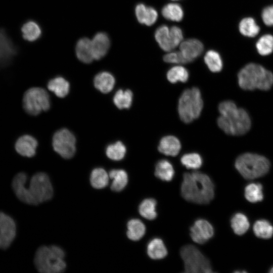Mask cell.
Segmentation results:
<instances>
[{
  "mask_svg": "<svg viewBox=\"0 0 273 273\" xmlns=\"http://www.w3.org/2000/svg\"><path fill=\"white\" fill-rule=\"evenodd\" d=\"M75 53L77 58L84 63H90L94 60L91 40L87 37L80 38L75 47Z\"/></svg>",
  "mask_w": 273,
  "mask_h": 273,
  "instance_id": "21",
  "label": "cell"
},
{
  "mask_svg": "<svg viewBox=\"0 0 273 273\" xmlns=\"http://www.w3.org/2000/svg\"><path fill=\"white\" fill-rule=\"evenodd\" d=\"M156 205V201L153 198L144 199L139 205V213L147 219H154L157 217Z\"/></svg>",
  "mask_w": 273,
  "mask_h": 273,
  "instance_id": "32",
  "label": "cell"
},
{
  "mask_svg": "<svg viewBox=\"0 0 273 273\" xmlns=\"http://www.w3.org/2000/svg\"><path fill=\"white\" fill-rule=\"evenodd\" d=\"M184 263L185 271L191 273L213 272L208 259L195 246L187 245L180 251Z\"/></svg>",
  "mask_w": 273,
  "mask_h": 273,
  "instance_id": "7",
  "label": "cell"
},
{
  "mask_svg": "<svg viewBox=\"0 0 273 273\" xmlns=\"http://www.w3.org/2000/svg\"><path fill=\"white\" fill-rule=\"evenodd\" d=\"M204 62L212 72H218L222 68V61L220 55L214 50H209L204 56Z\"/></svg>",
  "mask_w": 273,
  "mask_h": 273,
  "instance_id": "37",
  "label": "cell"
},
{
  "mask_svg": "<svg viewBox=\"0 0 273 273\" xmlns=\"http://www.w3.org/2000/svg\"><path fill=\"white\" fill-rule=\"evenodd\" d=\"M189 72L185 67L177 65L171 68L167 72V80L171 83H176L178 81L186 82L189 78Z\"/></svg>",
  "mask_w": 273,
  "mask_h": 273,
  "instance_id": "35",
  "label": "cell"
},
{
  "mask_svg": "<svg viewBox=\"0 0 273 273\" xmlns=\"http://www.w3.org/2000/svg\"><path fill=\"white\" fill-rule=\"evenodd\" d=\"M75 144L74 135L66 128L59 129L53 135V149L65 159H70L74 156L76 151Z\"/></svg>",
  "mask_w": 273,
  "mask_h": 273,
  "instance_id": "10",
  "label": "cell"
},
{
  "mask_svg": "<svg viewBox=\"0 0 273 273\" xmlns=\"http://www.w3.org/2000/svg\"><path fill=\"white\" fill-rule=\"evenodd\" d=\"M256 47L260 55H269L273 51V36L268 34L262 36L257 41Z\"/></svg>",
  "mask_w": 273,
  "mask_h": 273,
  "instance_id": "40",
  "label": "cell"
},
{
  "mask_svg": "<svg viewBox=\"0 0 273 273\" xmlns=\"http://www.w3.org/2000/svg\"><path fill=\"white\" fill-rule=\"evenodd\" d=\"M220 116L217 120L219 127L225 133L240 135L246 133L251 127V120L247 112L238 108L233 101H225L218 106Z\"/></svg>",
  "mask_w": 273,
  "mask_h": 273,
  "instance_id": "2",
  "label": "cell"
},
{
  "mask_svg": "<svg viewBox=\"0 0 273 273\" xmlns=\"http://www.w3.org/2000/svg\"><path fill=\"white\" fill-rule=\"evenodd\" d=\"M126 152V147L120 141L108 145L106 149L107 156L115 161L122 160L124 157Z\"/></svg>",
  "mask_w": 273,
  "mask_h": 273,
  "instance_id": "39",
  "label": "cell"
},
{
  "mask_svg": "<svg viewBox=\"0 0 273 273\" xmlns=\"http://www.w3.org/2000/svg\"><path fill=\"white\" fill-rule=\"evenodd\" d=\"M65 253L59 246H41L34 256V264L38 271L42 273H59L66 268L64 260Z\"/></svg>",
  "mask_w": 273,
  "mask_h": 273,
  "instance_id": "4",
  "label": "cell"
},
{
  "mask_svg": "<svg viewBox=\"0 0 273 273\" xmlns=\"http://www.w3.org/2000/svg\"><path fill=\"white\" fill-rule=\"evenodd\" d=\"M181 163L188 169H197L203 163L201 156L196 153H190L184 154L180 158Z\"/></svg>",
  "mask_w": 273,
  "mask_h": 273,
  "instance_id": "41",
  "label": "cell"
},
{
  "mask_svg": "<svg viewBox=\"0 0 273 273\" xmlns=\"http://www.w3.org/2000/svg\"><path fill=\"white\" fill-rule=\"evenodd\" d=\"M235 165L241 175L247 179H253L265 175L270 166L269 161L264 156L249 153L239 156Z\"/></svg>",
  "mask_w": 273,
  "mask_h": 273,
  "instance_id": "6",
  "label": "cell"
},
{
  "mask_svg": "<svg viewBox=\"0 0 273 273\" xmlns=\"http://www.w3.org/2000/svg\"><path fill=\"white\" fill-rule=\"evenodd\" d=\"M238 83L245 90H268L273 84V74L262 66L250 63L238 74Z\"/></svg>",
  "mask_w": 273,
  "mask_h": 273,
  "instance_id": "3",
  "label": "cell"
},
{
  "mask_svg": "<svg viewBox=\"0 0 273 273\" xmlns=\"http://www.w3.org/2000/svg\"><path fill=\"white\" fill-rule=\"evenodd\" d=\"M234 232L238 235L244 234L249 228V222L246 216L242 213H236L231 220Z\"/></svg>",
  "mask_w": 273,
  "mask_h": 273,
  "instance_id": "33",
  "label": "cell"
},
{
  "mask_svg": "<svg viewBox=\"0 0 273 273\" xmlns=\"http://www.w3.org/2000/svg\"><path fill=\"white\" fill-rule=\"evenodd\" d=\"M16 49L6 32L0 29V67L6 65L14 56Z\"/></svg>",
  "mask_w": 273,
  "mask_h": 273,
  "instance_id": "14",
  "label": "cell"
},
{
  "mask_svg": "<svg viewBox=\"0 0 273 273\" xmlns=\"http://www.w3.org/2000/svg\"><path fill=\"white\" fill-rule=\"evenodd\" d=\"M155 175L163 181L171 180L174 175V170L172 164L166 159L159 160L155 165Z\"/></svg>",
  "mask_w": 273,
  "mask_h": 273,
  "instance_id": "24",
  "label": "cell"
},
{
  "mask_svg": "<svg viewBox=\"0 0 273 273\" xmlns=\"http://www.w3.org/2000/svg\"><path fill=\"white\" fill-rule=\"evenodd\" d=\"M48 88L57 97L64 98L67 95L69 92L70 85L65 78L58 76L49 81Z\"/></svg>",
  "mask_w": 273,
  "mask_h": 273,
  "instance_id": "25",
  "label": "cell"
},
{
  "mask_svg": "<svg viewBox=\"0 0 273 273\" xmlns=\"http://www.w3.org/2000/svg\"><path fill=\"white\" fill-rule=\"evenodd\" d=\"M245 197L251 203H256L263 199L262 186L260 184L251 183L245 189Z\"/></svg>",
  "mask_w": 273,
  "mask_h": 273,
  "instance_id": "38",
  "label": "cell"
},
{
  "mask_svg": "<svg viewBox=\"0 0 273 273\" xmlns=\"http://www.w3.org/2000/svg\"><path fill=\"white\" fill-rule=\"evenodd\" d=\"M37 146V142L34 138L30 135H24L17 141L15 149L21 155L31 157L35 155Z\"/></svg>",
  "mask_w": 273,
  "mask_h": 273,
  "instance_id": "18",
  "label": "cell"
},
{
  "mask_svg": "<svg viewBox=\"0 0 273 273\" xmlns=\"http://www.w3.org/2000/svg\"><path fill=\"white\" fill-rule=\"evenodd\" d=\"M155 38L160 47L166 52H170L177 46L170 28L166 25L159 27L155 33Z\"/></svg>",
  "mask_w": 273,
  "mask_h": 273,
  "instance_id": "17",
  "label": "cell"
},
{
  "mask_svg": "<svg viewBox=\"0 0 273 273\" xmlns=\"http://www.w3.org/2000/svg\"><path fill=\"white\" fill-rule=\"evenodd\" d=\"M158 149L159 151L166 156H175L181 149L179 140L175 136L166 135L160 141Z\"/></svg>",
  "mask_w": 273,
  "mask_h": 273,
  "instance_id": "19",
  "label": "cell"
},
{
  "mask_svg": "<svg viewBox=\"0 0 273 273\" xmlns=\"http://www.w3.org/2000/svg\"><path fill=\"white\" fill-rule=\"evenodd\" d=\"M214 233V229L209 221L198 219L191 227L190 234L194 242L203 244L213 237Z\"/></svg>",
  "mask_w": 273,
  "mask_h": 273,
  "instance_id": "12",
  "label": "cell"
},
{
  "mask_svg": "<svg viewBox=\"0 0 273 273\" xmlns=\"http://www.w3.org/2000/svg\"><path fill=\"white\" fill-rule=\"evenodd\" d=\"M109 176L112 179L111 189L115 192L123 190L128 183V175L123 169H112L109 173Z\"/></svg>",
  "mask_w": 273,
  "mask_h": 273,
  "instance_id": "26",
  "label": "cell"
},
{
  "mask_svg": "<svg viewBox=\"0 0 273 273\" xmlns=\"http://www.w3.org/2000/svg\"><path fill=\"white\" fill-rule=\"evenodd\" d=\"M172 1H177V0H172Z\"/></svg>",
  "mask_w": 273,
  "mask_h": 273,
  "instance_id": "45",
  "label": "cell"
},
{
  "mask_svg": "<svg viewBox=\"0 0 273 273\" xmlns=\"http://www.w3.org/2000/svg\"><path fill=\"white\" fill-rule=\"evenodd\" d=\"M163 60L166 63L177 64L189 63L180 51L169 52L168 53L164 56Z\"/></svg>",
  "mask_w": 273,
  "mask_h": 273,
  "instance_id": "42",
  "label": "cell"
},
{
  "mask_svg": "<svg viewBox=\"0 0 273 273\" xmlns=\"http://www.w3.org/2000/svg\"><path fill=\"white\" fill-rule=\"evenodd\" d=\"M182 197L187 201L207 204L214 196V186L210 177L200 171L186 172L180 187Z\"/></svg>",
  "mask_w": 273,
  "mask_h": 273,
  "instance_id": "1",
  "label": "cell"
},
{
  "mask_svg": "<svg viewBox=\"0 0 273 273\" xmlns=\"http://www.w3.org/2000/svg\"><path fill=\"white\" fill-rule=\"evenodd\" d=\"M253 231L258 238L269 239L273 235V226L266 220H258L254 224Z\"/></svg>",
  "mask_w": 273,
  "mask_h": 273,
  "instance_id": "36",
  "label": "cell"
},
{
  "mask_svg": "<svg viewBox=\"0 0 273 273\" xmlns=\"http://www.w3.org/2000/svg\"><path fill=\"white\" fill-rule=\"evenodd\" d=\"M161 13L165 19L173 21H180L184 17V11L181 7L175 3H170L164 6Z\"/></svg>",
  "mask_w": 273,
  "mask_h": 273,
  "instance_id": "30",
  "label": "cell"
},
{
  "mask_svg": "<svg viewBox=\"0 0 273 273\" xmlns=\"http://www.w3.org/2000/svg\"><path fill=\"white\" fill-rule=\"evenodd\" d=\"M179 49L183 56L190 63L203 53L204 46L198 39L191 38L183 41L179 45Z\"/></svg>",
  "mask_w": 273,
  "mask_h": 273,
  "instance_id": "15",
  "label": "cell"
},
{
  "mask_svg": "<svg viewBox=\"0 0 273 273\" xmlns=\"http://www.w3.org/2000/svg\"><path fill=\"white\" fill-rule=\"evenodd\" d=\"M263 23L268 26H273V5L265 8L261 14Z\"/></svg>",
  "mask_w": 273,
  "mask_h": 273,
  "instance_id": "43",
  "label": "cell"
},
{
  "mask_svg": "<svg viewBox=\"0 0 273 273\" xmlns=\"http://www.w3.org/2000/svg\"><path fill=\"white\" fill-rule=\"evenodd\" d=\"M203 102L200 89L196 87L183 91L178 102V113L180 119L189 123L198 118L202 112Z\"/></svg>",
  "mask_w": 273,
  "mask_h": 273,
  "instance_id": "5",
  "label": "cell"
},
{
  "mask_svg": "<svg viewBox=\"0 0 273 273\" xmlns=\"http://www.w3.org/2000/svg\"><path fill=\"white\" fill-rule=\"evenodd\" d=\"M109 176L102 168H95L90 176V184L95 189H100L105 188L109 183Z\"/></svg>",
  "mask_w": 273,
  "mask_h": 273,
  "instance_id": "29",
  "label": "cell"
},
{
  "mask_svg": "<svg viewBox=\"0 0 273 273\" xmlns=\"http://www.w3.org/2000/svg\"><path fill=\"white\" fill-rule=\"evenodd\" d=\"M269 272L273 273V267L269 270Z\"/></svg>",
  "mask_w": 273,
  "mask_h": 273,
  "instance_id": "44",
  "label": "cell"
},
{
  "mask_svg": "<svg viewBox=\"0 0 273 273\" xmlns=\"http://www.w3.org/2000/svg\"><path fill=\"white\" fill-rule=\"evenodd\" d=\"M127 236L132 241L140 240L146 233V226L144 223L139 219H131L127 224Z\"/></svg>",
  "mask_w": 273,
  "mask_h": 273,
  "instance_id": "27",
  "label": "cell"
},
{
  "mask_svg": "<svg viewBox=\"0 0 273 273\" xmlns=\"http://www.w3.org/2000/svg\"><path fill=\"white\" fill-rule=\"evenodd\" d=\"M147 252L149 257L153 259H162L167 254V250L163 241L157 238L148 243Z\"/></svg>",
  "mask_w": 273,
  "mask_h": 273,
  "instance_id": "23",
  "label": "cell"
},
{
  "mask_svg": "<svg viewBox=\"0 0 273 273\" xmlns=\"http://www.w3.org/2000/svg\"><path fill=\"white\" fill-rule=\"evenodd\" d=\"M21 32L24 39L28 41H34L39 38L41 29L39 25L34 21H29L24 23Z\"/></svg>",
  "mask_w": 273,
  "mask_h": 273,
  "instance_id": "28",
  "label": "cell"
},
{
  "mask_svg": "<svg viewBox=\"0 0 273 273\" xmlns=\"http://www.w3.org/2000/svg\"><path fill=\"white\" fill-rule=\"evenodd\" d=\"M94 60H100L107 53L110 46L108 35L104 32H98L91 40Z\"/></svg>",
  "mask_w": 273,
  "mask_h": 273,
  "instance_id": "16",
  "label": "cell"
},
{
  "mask_svg": "<svg viewBox=\"0 0 273 273\" xmlns=\"http://www.w3.org/2000/svg\"><path fill=\"white\" fill-rule=\"evenodd\" d=\"M16 234L14 220L9 215L0 212V249L8 248Z\"/></svg>",
  "mask_w": 273,
  "mask_h": 273,
  "instance_id": "11",
  "label": "cell"
},
{
  "mask_svg": "<svg viewBox=\"0 0 273 273\" xmlns=\"http://www.w3.org/2000/svg\"><path fill=\"white\" fill-rule=\"evenodd\" d=\"M28 188L36 205L50 200L53 195L51 182L44 172H38L33 175Z\"/></svg>",
  "mask_w": 273,
  "mask_h": 273,
  "instance_id": "9",
  "label": "cell"
},
{
  "mask_svg": "<svg viewBox=\"0 0 273 273\" xmlns=\"http://www.w3.org/2000/svg\"><path fill=\"white\" fill-rule=\"evenodd\" d=\"M133 94L129 89L118 90L113 97V102L119 109H128L132 104Z\"/></svg>",
  "mask_w": 273,
  "mask_h": 273,
  "instance_id": "31",
  "label": "cell"
},
{
  "mask_svg": "<svg viewBox=\"0 0 273 273\" xmlns=\"http://www.w3.org/2000/svg\"><path fill=\"white\" fill-rule=\"evenodd\" d=\"M115 80L112 74L107 71L98 73L94 79L95 87L101 92L107 94L113 88Z\"/></svg>",
  "mask_w": 273,
  "mask_h": 273,
  "instance_id": "22",
  "label": "cell"
},
{
  "mask_svg": "<svg viewBox=\"0 0 273 273\" xmlns=\"http://www.w3.org/2000/svg\"><path fill=\"white\" fill-rule=\"evenodd\" d=\"M135 13L138 21L147 26L154 24L158 18V13L155 9L143 4H139L136 6Z\"/></svg>",
  "mask_w": 273,
  "mask_h": 273,
  "instance_id": "20",
  "label": "cell"
},
{
  "mask_svg": "<svg viewBox=\"0 0 273 273\" xmlns=\"http://www.w3.org/2000/svg\"><path fill=\"white\" fill-rule=\"evenodd\" d=\"M239 29L242 35L250 37L257 35L260 30L254 19L251 17L242 19L239 23Z\"/></svg>",
  "mask_w": 273,
  "mask_h": 273,
  "instance_id": "34",
  "label": "cell"
},
{
  "mask_svg": "<svg viewBox=\"0 0 273 273\" xmlns=\"http://www.w3.org/2000/svg\"><path fill=\"white\" fill-rule=\"evenodd\" d=\"M27 177L24 172L16 174L12 181V188L17 197L22 202L30 204L36 205L28 188L25 186Z\"/></svg>",
  "mask_w": 273,
  "mask_h": 273,
  "instance_id": "13",
  "label": "cell"
},
{
  "mask_svg": "<svg viewBox=\"0 0 273 273\" xmlns=\"http://www.w3.org/2000/svg\"><path fill=\"white\" fill-rule=\"evenodd\" d=\"M51 102L47 92L39 87H31L27 90L23 98L25 111L31 115H37L42 111L49 110Z\"/></svg>",
  "mask_w": 273,
  "mask_h": 273,
  "instance_id": "8",
  "label": "cell"
}]
</instances>
